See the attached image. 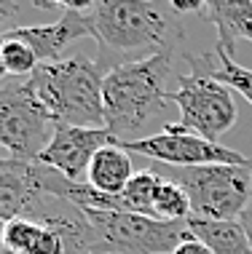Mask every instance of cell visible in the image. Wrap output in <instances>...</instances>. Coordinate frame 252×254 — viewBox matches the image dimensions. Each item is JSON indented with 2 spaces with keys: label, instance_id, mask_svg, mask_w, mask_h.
Segmentation results:
<instances>
[{
  "label": "cell",
  "instance_id": "cell-20",
  "mask_svg": "<svg viewBox=\"0 0 252 254\" xmlns=\"http://www.w3.org/2000/svg\"><path fill=\"white\" fill-rule=\"evenodd\" d=\"M22 13L24 5L22 3H11V0H0V40L5 35H11L13 30H19L22 24Z\"/></svg>",
  "mask_w": 252,
  "mask_h": 254
},
{
  "label": "cell",
  "instance_id": "cell-6",
  "mask_svg": "<svg viewBox=\"0 0 252 254\" xmlns=\"http://www.w3.org/2000/svg\"><path fill=\"white\" fill-rule=\"evenodd\" d=\"M86 217L99 238L102 254H172L193 238L188 219L161 222L129 211H86Z\"/></svg>",
  "mask_w": 252,
  "mask_h": 254
},
{
  "label": "cell",
  "instance_id": "cell-9",
  "mask_svg": "<svg viewBox=\"0 0 252 254\" xmlns=\"http://www.w3.org/2000/svg\"><path fill=\"white\" fill-rule=\"evenodd\" d=\"M91 0H76V3H62V16L51 24H24L13 30L11 35L32 46L40 64L67 59V51L76 40L94 38L91 22Z\"/></svg>",
  "mask_w": 252,
  "mask_h": 254
},
{
  "label": "cell",
  "instance_id": "cell-16",
  "mask_svg": "<svg viewBox=\"0 0 252 254\" xmlns=\"http://www.w3.org/2000/svg\"><path fill=\"white\" fill-rule=\"evenodd\" d=\"M161 182V174L153 169H142L132 177V182L126 185V190L121 193V211L129 214H142V217H153V198H156V188Z\"/></svg>",
  "mask_w": 252,
  "mask_h": 254
},
{
  "label": "cell",
  "instance_id": "cell-23",
  "mask_svg": "<svg viewBox=\"0 0 252 254\" xmlns=\"http://www.w3.org/2000/svg\"><path fill=\"white\" fill-rule=\"evenodd\" d=\"M8 78V70H5V62H3V51H0V80Z\"/></svg>",
  "mask_w": 252,
  "mask_h": 254
},
{
  "label": "cell",
  "instance_id": "cell-17",
  "mask_svg": "<svg viewBox=\"0 0 252 254\" xmlns=\"http://www.w3.org/2000/svg\"><path fill=\"white\" fill-rule=\"evenodd\" d=\"M153 211H156V219H161V222H180V219L193 217L185 190H182L177 182L167 180V177H161L159 188H156Z\"/></svg>",
  "mask_w": 252,
  "mask_h": 254
},
{
  "label": "cell",
  "instance_id": "cell-10",
  "mask_svg": "<svg viewBox=\"0 0 252 254\" xmlns=\"http://www.w3.org/2000/svg\"><path fill=\"white\" fill-rule=\"evenodd\" d=\"M115 136L107 128H81V126H57L49 147L38 158L40 163L57 169L70 182H88V166L102 147L115 145Z\"/></svg>",
  "mask_w": 252,
  "mask_h": 254
},
{
  "label": "cell",
  "instance_id": "cell-5",
  "mask_svg": "<svg viewBox=\"0 0 252 254\" xmlns=\"http://www.w3.org/2000/svg\"><path fill=\"white\" fill-rule=\"evenodd\" d=\"M188 72H177V88H172L169 102L180 113V126L190 134H199L209 142H220L236 126L239 107L228 86L215 80L204 70L199 54H185Z\"/></svg>",
  "mask_w": 252,
  "mask_h": 254
},
{
  "label": "cell",
  "instance_id": "cell-22",
  "mask_svg": "<svg viewBox=\"0 0 252 254\" xmlns=\"http://www.w3.org/2000/svg\"><path fill=\"white\" fill-rule=\"evenodd\" d=\"M172 5L180 16H185V13H204V8H207V3H182V0H174Z\"/></svg>",
  "mask_w": 252,
  "mask_h": 254
},
{
  "label": "cell",
  "instance_id": "cell-7",
  "mask_svg": "<svg viewBox=\"0 0 252 254\" xmlns=\"http://www.w3.org/2000/svg\"><path fill=\"white\" fill-rule=\"evenodd\" d=\"M54 131L57 126L30 94L27 78H11L0 86V147L11 158L38 161Z\"/></svg>",
  "mask_w": 252,
  "mask_h": 254
},
{
  "label": "cell",
  "instance_id": "cell-25",
  "mask_svg": "<svg viewBox=\"0 0 252 254\" xmlns=\"http://www.w3.org/2000/svg\"><path fill=\"white\" fill-rule=\"evenodd\" d=\"M3 233H5V222H0V252H3Z\"/></svg>",
  "mask_w": 252,
  "mask_h": 254
},
{
  "label": "cell",
  "instance_id": "cell-15",
  "mask_svg": "<svg viewBox=\"0 0 252 254\" xmlns=\"http://www.w3.org/2000/svg\"><path fill=\"white\" fill-rule=\"evenodd\" d=\"M199 57H201L204 70L212 75L215 80H220V83L228 86L231 91L242 94V97L252 105V70L250 67L239 64L234 57H228V54L220 51V49H215L209 54H199Z\"/></svg>",
  "mask_w": 252,
  "mask_h": 254
},
{
  "label": "cell",
  "instance_id": "cell-11",
  "mask_svg": "<svg viewBox=\"0 0 252 254\" xmlns=\"http://www.w3.org/2000/svg\"><path fill=\"white\" fill-rule=\"evenodd\" d=\"M40 198L38 188V161L5 155L0 161V222L27 217Z\"/></svg>",
  "mask_w": 252,
  "mask_h": 254
},
{
  "label": "cell",
  "instance_id": "cell-24",
  "mask_svg": "<svg viewBox=\"0 0 252 254\" xmlns=\"http://www.w3.org/2000/svg\"><path fill=\"white\" fill-rule=\"evenodd\" d=\"M242 219H244V222H247V225H252V206H250V209H247V214H244Z\"/></svg>",
  "mask_w": 252,
  "mask_h": 254
},
{
  "label": "cell",
  "instance_id": "cell-21",
  "mask_svg": "<svg viewBox=\"0 0 252 254\" xmlns=\"http://www.w3.org/2000/svg\"><path fill=\"white\" fill-rule=\"evenodd\" d=\"M172 254H212V249H209V246H204L199 238H190V241L177 246Z\"/></svg>",
  "mask_w": 252,
  "mask_h": 254
},
{
  "label": "cell",
  "instance_id": "cell-19",
  "mask_svg": "<svg viewBox=\"0 0 252 254\" xmlns=\"http://www.w3.org/2000/svg\"><path fill=\"white\" fill-rule=\"evenodd\" d=\"M40 233H43V222H38V219H30V217L11 219V222H5L3 246L13 254H32Z\"/></svg>",
  "mask_w": 252,
  "mask_h": 254
},
{
  "label": "cell",
  "instance_id": "cell-13",
  "mask_svg": "<svg viewBox=\"0 0 252 254\" xmlns=\"http://www.w3.org/2000/svg\"><path fill=\"white\" fill-rule=\"evenodd\" d=\"M137 174L132 166V155L115 142V145L102 147L94 155L91 166H88V185L94 190H99L102 195L118 198L126 190V185L132 182V177Z\"/></svg>",
  "mask_w": 252,
  "mask_h": 254
},
{
  "label": "cell",
  "instance_id": "cell-4",
  "mask_svg": "<svg viewBox=\"0 0 252 254\" xmlns=\"http://www.w3.org/2000/svg\"><path fill=\"white\" fill-rule=\"evenodd\" d=\"M151 169L185 190L190 211L199 219L231 222V219L244 217L252 206V163L250 166L212 163V166H188V169L153 163Z\"/></svg>",
  "mask_w": 252,
  "mask_h": 254
},
{
  "label": "cell",
  "instance_id": "cell-12",
  "mask_svg": "<svg viewBox=\"0 0 252 254\" xmlns=\"http://www.w3.org/2000/svg\"><path fill=\"white\" fill-rule=\"evenodd\" d=\"M204 16L215 24L217 30V46L215 49L226 51L236 59V43L250 40L252 43V0H215L207 3Z\"/></svg>",
  "mask_w": 252,
  "mask_h": 254
},
{
  "label": "cell",
  "instance_id": "cell-14",
  "mask_svg": "<svg viewBox=\"0 0 252 254\" xmlns=\"http://www.w3.org/2000/svg\"><path fill=\"white\" fill-rule=\"evenodd\" d=\"M188 228L193 238H199L204 246L212 249V254H252L250 230L244 219L217 222V219L188 217Z\"/></svg>",
  "mask_w": 252,
  "mask_h": 254
},
{
  "label": "cell",
  "instance_id": "cell-27",
  "mask_svg": "<svg viewBox=\"0 0 252 254\" xmlns=\"http://www.w3.org/2000/svg\"><path fill=\"white\" fill-rule=\"evenodd\" d=\"M107 254H113V252H107Z\"/></svg>",
  "mask_w": 252,
  "mask_h": 254
},
{
  "label": "cell",
  "instance_id": "cell-3",
  "mask_svg": "<svg viewBox=\"0 0 252 254\" xmlns=\"http://www.w3.org/2000/svg\"><path fill=\"white\" fill-rule=\"evenodd\" d=\"M105 75L97 59L73 54L62 62L40 64L27 78V88L54 126L105 128Z\"/></svg>",
  "mask_w": 252,
  "mask_h": 254
},
{
  "label": "cell",
  "instance_id": "cell-26",
  "mask_svg": "<svg viewBox=\"0 0 252 254\" xmlns=\"http://www.w3.org/2000/svg\"><path fill=\"white\" fill-rule=\"evenodd\" d=\"M247 230H250V241H252V225H247Z\"/></svg>",
  "mask_w": 252,
  "mask_h": 254
},
{
  "label": "cell",
  "instance_id": "cell-8",
  "mask_svg": "<svg viewBox=\"0 0 252 254\" xmlns=\"http://www.w3.org/2000/svg\"><path fill=\"white\" fill-rule=\"evenodd\" d=\"M126 153H140L145 158H153L156 163L174 169L188 166H212V163H234V166H250L252 158L242 155L239 150L226 147L220 142H209L199 134H190L180 123H169L164 131L148 134L137 142H118Z\"/></svg>",
  "mask_w": 252,
  "mask_h": 254
},
{
  "label": "cell",
  "instance_id": "cell-1",
  "mask_svg": "<svg viewBox=\"0 0 252 254\" xmlns=\"http://www.w3.org/2000/svg\"><path fill=\"white\" fill-rule=\"evenodd\" d=\"M97 62L110 72L118 64L174 54L185 43V24L172 3L161 0H97L91 5Z\"/></svg>",
  "mask_w": 252,
  "mask_h": 254
},
{
  "label": "cell",
  "instance_id": "cell-18",
  "mask_svg": "<svg viewBox=\"0 0 252 254\" xmlns=\"http://www.w3.org/2000/svg\"><path fill=\"white\" fill-rule=\"evenodd\" d=\"M0 51H3V62H5V70H8V78H30V75L40 67L32 46H27L24 40H19L13 35H5L0 40Z\"/></svg>",
  "mask_w": 252,
  "mask_h": 254
},
{
  "label": "cell",
  "instance_id": "cell-2",
  "mask_svg": "<svg viewBox=\"0 0 252 254\" xmlns=\"http://www.w3.org/2000/svg\"><path fill=\"white\" fill-rule=\"evenodd\" d=\"M177 80L174 54L118 64L105 75V128L118 142L145 139V131L159 123L169 126V83Z\"/></svg>",
  "mask_w": 252,
  "mask_h": 254
}]
</instances>
